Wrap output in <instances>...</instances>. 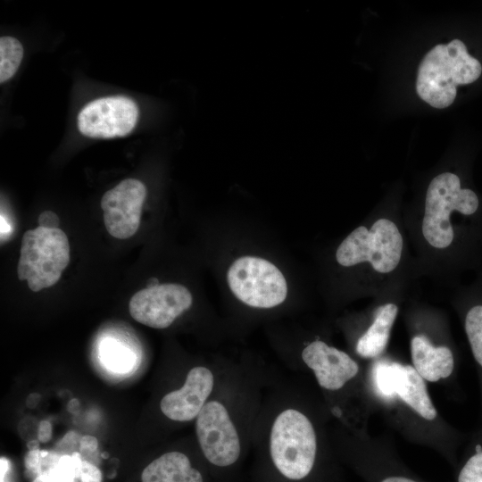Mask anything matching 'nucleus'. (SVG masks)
I'll use <instances>...</instances> for the list:
<instances>
[{
	"label": "nucleus",
	"mask_w": 482,
	"mask_h": 482,
	"mask_svg": "<svg viewBox=\"0 0 482 482\" xmlns=\"http://www.w3.org/2000/svg\"><path fill=\"white\" fill-rule=\"evenodd\" d=\"M373 381L378 393L383 397L398 396L423 419H436V410L424 379L414 367L379 362L373 370Z\"/></svg>",
	"instance_id": "nucleus-11"
},
{
	"label": "nucleus",
	"mask_w": 482,
	"mask_h": 482,
	"mask_svg": "<svg viewBox=\"0 0 482 482\" xmlns=\"http://www.w3.org/2000/svg\"><path fill=\"white\" fill-rule=\"evenodd\" d=\"M40 398H41V396L37 393L30 394L27 397V401H26L27 406L29 407V408L36 407L37 405V403H39Z\"/></svg>",
	"instance_id": "nucleus-29"
},
{
	"label": "nucleus",
	"mask_w": 482,
	"mask_h": 482,
	"mask_svg": "<svg viewBox=\"0 0 482 482\" xmlns=\"http://www.w3.org/2000/svg\"><path fill=\"white\" fill-rule=\"evenodd\" d=\"M273 377L251 362H230L195 420L196 443L211 465L233 467L252 445L255 423Z\"/></svg>",
	"instance_id": "nucleus-1"
},
{
	"label": "nucleus",
	"mask_w": 482,
	"mask_h": 482,
	"mask_svg": "<svg viewBox=\"0 0 482 482\" xmlns=\"http://www.w3.org/2000/svg\"><path fill=\"white\" fill-rule=\"evenodd\" d=\"M98 447L97 439L92 436L87 435L80 437L79 441V453L84 460L87 456L94 455Z\"/></svg>",
	"instance_id": "nucleus-23"
},
{
	"label": "nucleus",
	"mask_w": 482,
	"mask_h": 482,
	"mask_svg": "<svg viewBox=\"0 0 482 482\" xmlns=\"http://www.w3.org/2000/svg\"><path fill=\"white\" fill-rule=\"evenodd\" d=\"M403 250V237L394 222L379 219L369 230L360 226L340 244L337 262L350 267L368 262L380 273H388L398 265Z\"/></svg>",
	"instance_id": "nucleus-7"
},
{
	"label": "nucleus",
	"mask_w": 482,
	"mask_h": 482,
	"mask_svg": "<svg viewBox=\"0 0 482 482\" xmlns=\"http://www.w3.org/2000/svg\"><path fill=\"white\" fill-rule=\"evenodd\" d=\"M142 482H204V476L192 466L181 451L166 452L151 461L141 474Z\"/></svg>",
	"instance_id": "nucleus-15"
},
{
	"label": "nucleus",
	"mask_w": 482,
	"mask_h": 482,
	"mask_svg": "<svg viewBox=\"0 0 482 482\" xmlns=\"http://www.w3.org/2000/svg\"><path fill=\"white\" fill-rule=\"evenodd\" d=\"M38 442L39 441H37V440L29 441L27 444V447L29 448V450L39 449V443Z\"/></svg>",
	"instance_id": "nucleus-32"
},
{
	"label": "nucleus",
	"mask_w": 482,
	"mask_h": 482,
	"mask_svg": "<svg viewBox=\"0 0 482 482\" xmlns=\"http://www.w3.org/2000/svg\"><path fill=\"white\" fill-rule=\"evenodd\" d=\"M146 187L135 179H127L102 197L104 221L111 236L118 239L132 237L140 224Z\"/></svg>",
	"instance_id": "nucleus-13"
},
{
	"label": "nucleus",
	"mask_w": 482,
	"mask_h": 482,
	"mask_svg": "<svg viewBox=\"0 0 482 482\" xmlns=\"http://www.w3.org/2000/svg\"><path fill=\"white\" fill-rule=\"evenodd\" d=\"M52 424L46 420H41L37 428V439L39 442L46 443L52 438Z\"/></svg>",
	"instance_id": "nucleus-26"
},
{
	"label": "nucleus",
	"mask_w": 482,
	"mask_h": 482,
	"mask_svg": "<svg viewBox=\"0 0 482 482\" xmlns=\"http://www.w3.org/2000/svg\"><path fill=\"white\" fill-rule=\"evenodd\" d=\"M137 118L138 108L130 98L106 96L87 104L78 114L77 125L84 136L112 138L130 133Z\"/></svg>",
	"instance_id": "nucleus-10"
},
{
	"label": "nucleus",
	"mask_w": 482,
	"mask_h": 482,
	"mask_svg": "<svg viewBox=\"0 0 482 482\" xmlns=\"http://www.w3.org/2000/svg\"><path fill=\"white\" fill-rule=\"evenodd\" d=\"M478 207L477 195L470 189L461 188L460 179L450 172L435 177L426 195L422 233L425 239L436 248H445L453 239L450 214L458 211L473 214Z\"/></svg>",
	"instance_id": "nucleus-5"
},
{
	"label": "nucleus",
	"mask_w": 482,
	"mask_h": 482,
	"mask_svg": "<svg viewBox=\"0 0 482 482\" xmlns=\"http://www.w3.org/2000/svg\"><path fill=\"white\" fill-rule=\"evenodd\" d=\"M105 362L114 370H123L131 367V353L119 344L108 342L103 348Z\"/></svg>",
	"instance_id": "nucleus-20"
},
{
	"label": "nucleus",
	"mask_w": 482,
	"mask_h": 482,
	"mask_svg": "<svg viewBox=\"0 0 482 482\" xmlns=\"http://www.w3.org/2000/svg\"><path fill=\"white\" fill-rule=\"evenodd\" d=\"M193 303L190 291L180 284L167 283L146 287L130 299L129 309L137 322L154 328H167Z\"/></svg>",
	"instance_id": "nucleus-9"
},
{
	"label": "nucleus",
	"mask_w": 482,
	"mask_h": 482,
	"mask_svg": "<svg viewBox=\"0 0 482 482\" xmlns=\"http://www.w3.org/2000/svg\"><path fill=\"white\" fill-rule=\"evenodd\" d=\"M465 331L473 357L482 370V305L473 306L467 312Z\"/></svg>",
	"instance_id": "nucleus-19"
},
{
	"label": "nucleus",
	"mask_w": 482,
	"mask_h": 482,
	"mask_svg": "<svg viewBox=\"0 0 482 482\" xmlns=\"http://www.w3.org/2000/svg\"><path fill=\"white\" fill-rule=\"evenodd\" d=\"M108 456H109V454H108L107 453H103L101 454V457L104 458V459H107Z\"/></svg>",
	"instance_id": "nucleus-34"
},
{
	"label": "nucleus",
	"mask_w": 482,
	"mask_h": 482,
	"mask_svg": "<svg viewBox=\"0 0 482 482\" xmlns=\"http://www.w3.org/2000/svg\"><path fill=\"white\" fill-rule=\"evenodd\" d=\"M49 470L58 482H102L98 467L84 460L79 452L62 454Z\"/></svg>",
	"instance_id": "nucleus-17"
},
{
	"label": "nucleus",
	"mask_w": 482,
	"mask_h": 482,
	"mask_svg": "<svg viewBox=\"0 0 482 482\" xmlns=\"http://www.w3.org/2000/svg\"><path fill=\"white\" fill-rule=\"evenodd\" d=\"M32 482H58V480L54 474L48 470L36 477Z\"/></svg>",
	"instance_id": "nucleus-28"
},
{
	"label": "nucleus",
	"mask_w": 482,
	"mask_h": 482,
	"mask_svg": "<svg viewBox=\"0 0 482 482\" xmlns=\"http://www.w3.org/2000/svg\"><path fill=\"white\" fill-rule=\"evenodd\" d=\"M26 473L33 479L42 473V455L41 450H29L25 459Z\"/></svg>",
	"instance_id": "nucleus-22"
},
{
	"label": "nucleus",
	"mask_w": 482,
	"mask_h": 482,
	"mask_svg": "<svg viewBox=\"0 0 482 482\" xmlns=\"http://www.w3.org/2000/svg\"><path fill=\"white\" fill-rule=\"evenodd\" d=\"M458 482H482V444L475 445L459 473Z\"/></svg>",
	"instance_id": "nucleus-21"
},
{
	"label": "nucleus",
	"mask_w": 482,
	"mask_h": 482,
	"mask_svg": "<svg viewBox=\"0 0 482 482\" xmlns=\"http://www.w3.org/2000/svg\"><path fill=\"white\" fill-rule=\"evenodd\" d=\"M147 287H155L157 285H159L158 283V280L154 278H150L148 281H147Z\"/></svg>",
	"instance_id": "nucleus-33"
},
{
	"label": "nucleus",
	"mask_w": 482,
	"mask_h": 482,
	"mask_svg": "<svg viewBox=\"0 0 482 482\" xmlns=\"http://www.w3.org/2000/svg\"><path fill=\"white\" fill-rule=\"evenodd\" d=\"M10 462L5 457L0 459V482H10Z\"/></svg>",
	"instance_id": "nucleus-27"
},
{
	"label": "nucleus",
	"mask_w": 482,
	"mask_h": 482,
	"mask_svg": "<svg viewBox=\"0 0 482 482\" xmlns=\"http://www.w3.org/2000/svg\"><path fill=\"white\" fill-rule=\"evenodd\" d=\"M231 293L245 305L270 310L287 296V283L280 270L270 261L251 255L237 258L227 271Z\"/></svg>",
	"instance_id": "nucleus-6"
},
{
	"label": "nucleus",
	"mask_w": 482,
	"mask_h": 482,
	"mask_svg": "<svg viewBox=\"0 0 482 482\" xmlns=\"http://www.w3.org/2000/svg\"><path fill=\"white\" fill-rule=\"evenodd\" d=\"M70 262V245L60 229L40 226L22 237L17 274L33 292L54 286Z\"/></svg>",
	"instance_id": "nucleus-4"
},
{
	"label": "nucleus",
	"mask_w": 482,
	"mask_h": 482,
	"mask_svg": "<svg viewBox=\"0 0 482 482\" xmlns=\"http://www.w3.org/2000/svg\"><path fill=\"white\" fill-rule=\"evenodd\" d=\"M414 369L430 382L448 378L454 369V358L446 346H434L425 336H416L411 342Z\"/></svg>",
	"instance_id": "nucleus-14"
},
{
	"label": "nucleus",
	"mask_w": 482,
	"mask_h": 482,
	"mask_svg": "<svg viewBox=\"0 0 482 482\" xmlns=\"http://www.w3.org/2000/svg\"><path fill=\"white\" fill-rule=\"evenodd\" d=\"M40 227L49 229H59L60 220L56 213L52 211H45L38 217Z\"/></svg>",
	"instance_id": "nucleus-25"
},
{
	"label": "nucleus",
	"mask_w": 482,
	"mask_h": 482,
	"mask_svg": "<svg viewBox=\"0 0 482 482\" xmlns=\"http://www.w3.org/2000/svg\"><path fill=\"white\" fill-rule=\"evenodd\" d=\"M482 72L479 61L471 56L460 39L436 45L423 57L418 70L416 90L429 105L443 109L456 96L457 86L470 84Z\"/></svg>",
	"instance_id": "nucleus-3"
},
{
	"label": "nucleus",
	"mask_w": 482,
	"mask_h": 482,
	"mask_svg": "<svg viewBox=\"0 0 482 482\" xmlns=\"http://www.w3.org/2000/svg\"><path fill=\"white\" fill-rule=\"evenodd\" d=\"M397 312L398 308L394 303L378 308L372 324L356 343L355 351L361 357L375 358L384 352Z\"/></svg>",
	"instance_id": "nucleus-16"
},
{
	"label": "nucleus",
	"mask_w": 482,
	"mask_h": 482,
	"mask_svg": "<svg viewBox=\"0 0 482 482\" xmlns=\"http://www.w3.org/2000/svg\"><path fill=\"white\" fill-rule=\"evenodd\" d=\"M79 409V403L78 399L74 398L68 403L67 410L71 413H76Z\"/></svg>",
	"instance_id": "nucleus-30"
},
{
	"label": "nucleus",
	"mask_w": 482,
	"mask_h": 482,
	"mask_svg": "<svg viewBox=\"0 0 482 482\" xmlns=\"http://www.w3.org/2000/svg\"><path fill=\"white\" fill-rule=\"evenodd\" d=\"M315 423L292 384L273 377L259 412L252 445L266 454L276 471L290 481L312 472L319 452Z\"/></svg>",
	"instance_id": "nucleus-2"
},
{
	"label": "nucleus",
	"mask_w": 482,
	"mask_h": 482,
	"mask_svg": "<svg viewBox=\"0 0 482 482\" xmlns=\"http://www.w3.org/2000/svg\"><path fill=\"white\" fill-rule=\"evenodd\" d=\"M79 436V434L74 431H70L67 433L64 437L59 442L57 449L60 450L61 454H70L69 452L71 451V454L75 453L72 449L77 447V437Z\"/></svg>",
	"instance_id": "nucleus-24"
},
{
	"label": "nucleus",
	"mask_w": 482,
	"mask_h": 482,
	"mask_svg": "<svg viewBox=\"0 0 482 482\" xmlns=\"http://www.w3.org/2000/svg\"><path fill=\"white\" fill-rule=\"evenodd\" d=\"M23 57L21 42L12 37L0 38V83L11 79L17 71Z\"/></svg>",
	"instance_id": "nucleus-18"
},
{
	"label": "nucleus",
	"mask_w": 482,
	"mask_h": 482,
	"mask_svg": "<svg viewBox=\"0 0 482 482\" xmlns=\"http://www.w3.org/2000/svg\"><path fill=\"white\" fill-rule=\"evenodd\" d=\"M229 363L219 359L216 363L197 364L188 369L181 385L160 399L159 409L163 417L175 423L195 420Z\"/></svg>",
	"instance_id": "nucleus-8"
},
{
	"label": "nucleus",
	"mask_w": 482,
	"mask_h": 482,
	"mask_svg": "<svg viewBox=\"0 0 482 482\" xmlns=\"http://www.w3.org/2000/svg\"><path fill=\"white\" fill-rule=\"evenodd\" d=\"M381 482H417L412 479L403 477H389L383 479Z\"/></svg>",
	"instance_id": "nucleus-31"
},
{
	"label": "nucleus",
	"mask_w": 482,
	"mask_h": 482,
	"mask_svg": "<svg viewBox=\"0 0 482 482\" xmlns=\"http://www.w3.org/2000/svg\"><path fill=\"white\" fill-rule=\"evenodd\" d=\"M298 363L312 373L321 389L330 393L342 390L359 372L358 363L348 353L320 339L301 349Z\"/></svg>",
	"instance_id": "nucleus-12"
}]
</instances>
